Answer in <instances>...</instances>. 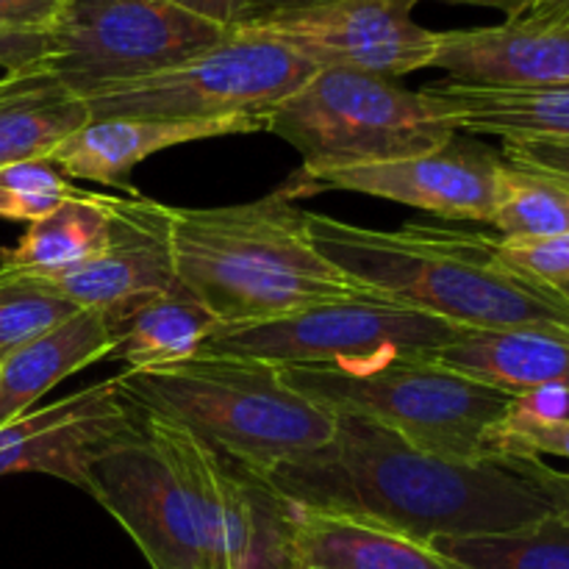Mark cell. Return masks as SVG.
<instances>
[{"label":"cell","instance_id":"obj_1","mask_svg":"<svg viewBox=\"0 0 569 569\" xmlns=\"http://www.w3.org/2000/svg\"><path fill=\"white\" fill-rule=\"evenodd\" d=\"M333 415L331 442L261 481L283 503L361 517L422 542L515 531L550 515L548 500L498 459H445L367 417Z\"/></svg>","mask_w":569,"mask_h":569},{"label":"cell","instance_id":"obj_2","mask_svg":"<svg viewBox=\"0 0 569 569\" xmlns=\"http://www.w3.org/2000/svg\"><path fill=\"white\" fill-rule=\"evenodd\" d=\"M311 242L367 292L428 311L465 331H545L569 339V298L517 270L498 239L409 222L400 231L306 211Z\"/></svg>","mask_w":569,"mask_h":569},{"label":"cell","instance_id":"obj_3","mask_svg":"<svg viewBox=\"0 0 569 569\" xmlns=\"http://www.w3.org/2000/svg\"><path fill=\"white\" fill-rule=\"evenodd\" d=\"M289 187L214 209H172L176 276L222 328L278 320L367 292L311 242Z\"/></svg>","mask_w":569,"mask_h":569},{"label":"cell","instance_id":"obj_4","mask_svg":"<svg viewBox=\"0 0 569 569\" xmlns=\"http://www.w3.org/2000/svg\"><path fill=\"white\" fill-rule=\"evenodd\" d=\"M131 403L181 422L217 453L264 481L272 470L331 442L337 415L283 381L270 361L200 353L120 376Z\"/></svg>","mask_w":569,"mask_h":569},{"label":"cell","instance_id":"obj_5","mask_svg":"<svg viewBox=\"0 0 569 569\" xmlns=\"http://www.w3.org/2000/svg\"><path fill=\"white\" fill-rule=\"evenodd\" d=\"M283 381L331 411L389 428L426 453L456 461H495L489 433L509 417L515 395L433 359L381 365L281 367Z\"/></svg>","mask_w":569,"mask_h":569},{"label":"cell","instance_id":"obj_6","mask_svg":"<svg viewBox=\"0 0 569 569\" xmlns=\"http://www.w3.org/2000/svg\"><path fill=\"white\" fill-rule=\"evenodd\" d=\"M264 131L300 150L303 172H320L428 153L456 128L431 94L411 92L392 78L315 70L267 111Z\"/></svg>","mask_w":569,"mask_h":569},{"label":"cell","instance_id":"obj_7","mask_svg":"<svg viewBox=\"0 0 569 569\" xmlns=\"http://www.w3.org/2000/svg\"><path fill=\"white\" fill-rule=\"evenodd\" d=\"M315 67L270 39L233 31L220 42L133 81L87 94L89 120H222L261 117L303 87Z\"/></svg>","mask_w":569,"mask_h":569},{"label":"cell","instance_id":"obj_8","mask_svg":"<svg viewBox=\"0 0 569 569\" xmlns=\"http://www.w3.org/2000/svg\"><path fill=\"white\" fill-rule=\"evenodd\" d=\"M465 328L376 292L317 303L278 320L217 331L200 350L278 367H350L389 359H431Z\"/></svg>","mask_w":569,"mask_h":569},{"label":"cell","instance_id":"obj_9","mask_svg":"<svg viewBox=\"0 0 569 569\" xmlns=\"http://www.w3.org/2000/svg\"><path fill=\"white\" fill-rule=\"evenodd\" d=\"M42 67L87 98L220 42L226 28L167 0H59Z\"/></svg>","mask_w":569,"mask_h":569},{"label":"cell","instance_id":"obj_10","mask_svg":"<svg viewBox=\"0 0 569 569\" xmlns=\"http://www.w3.org/2000/svg\"><path fill=\"white\" fill-rule=\"evenodd\" d=\"M420 0H326L311 9L244 22L237 31L270 39L315 70H350L392 78L428 70L439 31L411 17Z\"/></svg>","mask_w":569,"mask_h":569},{"label":"cell","instance_id":"obj_11","mask_svg":"<svg viewBox=\"0 0 569 569\" xmlns=\"http://www.w3.org/2000/svg\"><path fill=\"white\" fill-rule=\"evenodd\" d=\"M89 495L120 522L153 569H206L200 522L159 445L133 426L89 465Z\"/></svg>","mask_w":569,"mask_h":569},{"label":"cell","instance_id":"obj_12","mask_svg":"<svg viewBox=\"0 0 569 569\" xmlns=\"http://www.w3.org/2000/svg\"><path fill=\"white\" fill-rule=\"evenodd\" d=\"M503 156L467 133L420 156L337 170L298 172L295 181L311 189H345L392 203L415 206L445 220H472L492 226Z\"/></svg>","mask_w":569,"mask_h":569},{"label":"cell","instance_id":"obj_13","mask_svg":"<svg viewBox=\"0 0 569 569\" xmlns=\"http://www.w3.org/2000/svg\"><path fill=\"white\" fill-rule=\"evenodd\" d=\"M172 206L144 198H117L111 237L92 259L42 276L78 309L100 311L109 322L178 281L172 259Z\"/></svg>","mask_w":569,"mask_h":569},{"label":"cell","instance_id":"obj_14","mask_svg":"<svg viewBox=\"0 0 569 569\" xmlns=\"http://www.w3.org/2000/svg\"><path fill=\"white\" fill-rule=\"evenodd\" d=\"M133 426V403L120 378L92 383L0 428V478L42 472L89 489L94 456Z\"/></svg>","mask_w":569,"mask_h":569},{"label":"cell","instance_id":"obj_15","mask_svg":"<svg viewBox=\"0 0 569 569\" xmlns=\"http://www.w3.org/2000/svg\"><path fill=\"white\" fill-rule=\"evenodd\" d=\"M431 67L487 87L569 83V6H542L503 26L439 31Z\"/></svg>","mask_w":569,"mask_h":569},{"label":"cell","instance_id":"obj_16","mask_svg":"<svg viewBox=\"0 0 569 569\" xmlns=\"http://www.w3.org/2000/svg\"><path fill=\"white\" fill-rule=\"evenodd\" d=\"M264 131V114H239L222 120H156V117H106L89 120L50 153V161L70 181H92L139 194L131 172L148 156L178 144L217 137Z\"/></svg>","mask_w":569,"mask_h":569},{"label":"cell","instance_id":"obj_17","mask_svg":"<svg viewBox=\"0 0 569 569\" xmlns=\"http://www.w3.org/2000/svg\"><path fill=\"white\" fill-rule=\"evenodd\" d=\"M287 556L292 569H465L431 542L395 528L287 503Z\"/></svg>","mask_w":569,"mask_h":569},{"label":"cell","instance_id":"obj_18","mask_svg":"<svg viewBox=\"0 0 569 569\" xmlns=\"http://www.w3.org/2000/svg\"><path fill=\"white\" fill-rule=\"evenodd\" d=\"M422 92L442 106L456 133L500 139H569V83L487 87L445 78Z\"/></svg>","mask_w":569,"mask_h":569},{"label":"cell","instance_id":"obj_19","mask_svg":"<svg viewBox=\"0 0 569 569\" xmlns=\"http://www.w3.org/2000/svg\"><path fill=\"white\" fill-rule=\"evenodd\" d=\"M111 348V322L100 311L81 309L53 331L14 350L0 361V428L33 411V403L56 383L94 361L109 359Z\"/></svg>","mask_w":569,"mask_h":569},{"label":"cell","instance_id":"obj_20","mask_svg":"<svg viewBox=\"0 0 569 569\" xmlns=\"http://www.w3.org/2000/svg\"><path fill=\"white\" fill-rule=\"evenodd\" d=\"M87 122L81 94L44 70L42 61L0 78V167L50 159Z\"/></svg>","mask_w":569,"mask_h":569},{"label":"cell","instance_id":"obj_21","mask_svg":"<svg viewBox=\"0 0 569 569\" xmlns=\"http://www.w3.org/2000/svg\"><path fill=\"white\" fill-rule=\"evenodd\" d=\"M509 395L559 387L569 392V339L545 331H461L431 356Z\"/></svg>","mask_w":569,"mask_h":569},{"label":"cell","instance_id":"obj_22","mask_svg":"<svg viewBox=\"0 0 569 569\" xmlns=\"http://www.w3.org/2000/svg\"><path fill=\"white\" fill-rule=\"evenodd\" d=\"M111 331L114 348L109 359L122 361L126 370H148L200 353V348L222 331V322L198 295L176 281L117 317Z\"/></svg>","mask_w":569,"mask_h":569},{"label":"cell","instance_id":"obj_23","mask_svg":"<svg viewBox=\"0 0 569 569\" xmlns=\"http://www.w3.org/2000/svg\"><path fill=\"white\" fill-rule=\"evenodd\" d=\"M117 198L76 189L56 209L28 222L11 250L0 253V270L53 276L92 259L111 237Z\"/></svg>","mask_w":569,"mask_h":569},{"label":"cell","instance_id":"obj_24","mask_svg":"<svg viewBox=\"0 0 569 569\" xmlns=\"http://www.w3.org/2000/svg\"><path fill=\"white\" fill-rule=\"evenodd\" d=\"M431 545L465 569H569V522L553 511L515 531L439 537Z\"/></svg>","mask_w":569,"mask_h":569},{"label":"cell","instance_id":"obj_25","mask_svg":"<svg viewBox=\"0 0 569 569\" xmlns=\"http://www.w3.org/2000/svg\"><path fill=\"white\" fill-rule=\"evenodd\" d=\"M492 226L500 239H553L569 233V181L503 159Z\"/></svg>","mask_w":569,"mask_h":569},{"label":"cell","instance_id":"obj_26","mask_svg":"<svg viewBox=\"0 0 569 569\" xmlns=\"http://www.w3.org/2000/svg\"><path fill=\"white\" fill-rule=\"evenodd\" d=\"M78 311L81 309L42 276L0 270V361Z\"/></svg>","mask_w":569,"mask_h":569},{"label":"cell","instance_id":"obj_27","mask_svg":"<svg viewBox=\"0 0 569 569\" xmlns=\"http://www.w3.org/2000/svg\"><path fill=\"white\" fill-rule=\"evenodd\" d=\"M76 192L50 159L0 167V220L33 222Z\"/></svg>","mask_w":569,"mask_h":569},{"label":"cell","instance_id":"obj_28","mask_svg":"<svg viewBox=\"0 0 569 569\" xmlns=\"http://www.w3.org/2000/svg\"><path fill=\"white\" fill-rule=\"evenodd\" d=\"M489 448H492L495 459H500V456H533V459L559 456V459H569V417L539 422L509 411V417L489 433Z\"/></svg>","mask_w":569,"mask_h":569},{"label":"cell","instance_id":"obj_29","mask_svg":"<svg viewBox=\"0 0 569 569\" xmlns=\"http://www.w3.org/2000/svg\"><path fill=\"white\" fill-rule=\"evenodd\" d=\"M498 250L517 270L531 272L542 281L569 283V233L553 239H500Z\"/></svg>","mask_w":569,"mask_h":569},{"label":"cell","instance_id":"obj_30","mask_svg":"<svg viewBox=\"0 0 569 569\" xmlns=\"http://www.w3.org/2000/svg\"><path fill=\"white\" fill-rule=\"evenodd\" d=\"M498 461L520 478H526L548 500L550 511L569 522V472L556 470V467L545 465L542 459H533V456H500Z\"/></svg>","mask_w":569,"mask_h":569},{"label":"cell","instance_id":"obj_31","mask_svg":"<svg viewBox=\"0 0 569 569\" xmlns=\"http://www.w3.org/2000/svg\"><path fill=\"white\" fill-rule=\"evenodd\" d=\"M500 156L511 164L569 181V139H503Z\"/></svg>","mask_w":569,"mask_h":569},{"label":"cell","instance_id":"obj_32","mask_svg":"<svg viewBox=\"0 0 569 569\" xmlns=\"http://www.w3.org/2000/svg\"><path fill=\"white\" fill-rule=\"evenodd\" d=\"M50 48V33L44 28L0 26V70L14 72L44 61Z\"/></svg>","mask_w":569,"mask_h":569},{"label":"cell","instance_id":"obj_33","mask_svg":"<svg viewBox=\"0 0 569 569\" xmlns=\"http://www.w3.org/2000/svg\"><path fill=\"white\" fill-rule=\"evenodd\" d=\"M59 11V0H0V26L44 28L48 31Z\"/></svg>","mask_w":569,"mask_h":569},{"label":"cell","instance_id":"obj_34","mask_svg":"<svg viewBox=\"0 0 569 569\" xmlns=\"http://www.w3.org/2000/svg\"><path fill=\"white\" fill-rule=\"evenodd\" d=\"M167 3L178 6V9L189 11L206 22H214L226 31H237L244 22V0H167Z\"/></svg>","mask_w":569,"mask_h":569},{"label":"cell","instance_id":"obj_35","mask_svg":"<svg viewBox=\"0 0 569 569\" xmlns=\"http://www.w3.org/2000/svg\"><path fill=\"white\" fill-rule=\"evenodd\" d=\"M317 3H326V0H244V22L270 20V17L278 14H292V11L311 9V6Z\"/></svg>","mask_w":569,"mask_h":569},{"label":"cell","instance_id":"obj_36","mask_svg":"<svg viewBox=\"0 0 569 569\" xmlns=\"http://www.w3.org/2000/svg\"><path fill=\"white\" fill-rule=\"evenodd\" d=\"M442 3H461V6H483V9L503 11L506 20H517V17L531 14L533 9L545 3V0H442Z\"/></svg>","mask_w":569,"mask_h":569},{"label":"cell","instance_id":"obj_37","mask_svg":"<svg viewBox=\"0 0 569 569\" xmlns=\"http://www.w3.org/2000/svg\"><path fill=\"white\" fill-rule=\"evenodd\" d=\"M545 6H569V0H550V3H545Z\"/></svg>","mask_w":569,"mask_h":569},{"label":"cell","instance_id":"obj_38","mask_svg":"<svg viewBox=\"0 0 569 569\" xmlns=\"http://www.w3.org/2000/svg\"><path fill=\"white\" fill-rule=\"evenodd\" d=\"M561 289H565V295L569 298V283H565V287H561Z\"/></svg>","mask_w":569,"mask_h":569},{"label":"cell","instance_id":"obj_39","mask_svg":"<svg viewBox=\"0 0 569 569\" xmlns=\"http://www.w3.org/2000/svg\"><path fill=\"white\" fill-rule=\"evenodd\" d=\"M545 3H550V0H545ZM545 3H542V6H545Z\"/></svg>","mask_w":569,"mask_h":569}]
</instances>
